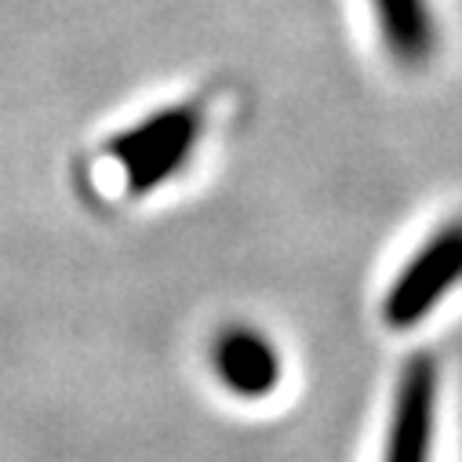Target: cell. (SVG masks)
I'll use <instances>...</instances> for the list:
<instances>
[{
	"label": "cell",
	"mask_w": 462,
	"mask_h": 462,
	"mask_svg": "<svg viewBox=\"0 0 462 462\" xmlns=\"http://www.w3.org/2000/svg\"><path fill=\"white\" fill-rule=\"evenodd\" d=\"M433 415H437V365L415 354L397 383L383 462H433Z\"/></svg>",
	"instance_id": "cell-3"
},
{
	"label": "cell",
	"mask_w": 462,
	"mask_h": 462,
	"mask_svg": "<svg viewBox=\"0 0 462 462\" xmlns=\"http://www.w3.org/2000/svg\"><path fill=\"white\" fill-rule=\"evenodd\" d=\"M200 125H204V109L197 102L171 106L121 132L106 146V153L125 171L132 193H150L186 164V157L200 139Z\"/></svg>",
	"instance_id": "cell-1"
},
{
	"label": "cell",
	"mask_w": 462,
	"mask_h": 462,
	"mask_svg": "<svg viewBox=\"0 0 462 462\" xmlns=\"http://www.w3.org/2000/svg\"><path fill=\"white\" fill-rule=\"evenodd\" d=\"M211 368L229 393L245 401H263L281 383L277 346L248 324H229L218 331L211 346Z\"/></svg>",
	"instance_id": "cell-4"
},
{
	"label": "cell",
	"mask_w": 462,
	"mask_h": 462,
	"mask_svg": "<svg viewBox=\"0 0 462 462\" xmlns=\"http://www.w3.org/2000/svg\"><path fill=\"white\" fill-rule=\"evenodd\" d=\"M462 281V218L440 226L408 259L390 291L383 295V320L390 328H411Z\"/></svg>",
	"instance_id": "cell-2"
},
{
	"label": "cell",
	"mask_w": 462,
	"mask_h": 462,
	"mask_svg": "<svg viewBox=\"0 0 462 462\" xmlns=\"http://www.w3.org/2000/svg\"><path fill=\"white\" fill-rule=\"evenodd\" d=\"M379 37L401 66H422L437 48V30L426 0H372Z\"/></svg>",
	"instance_id": "cell-5"
}]
</instances>
